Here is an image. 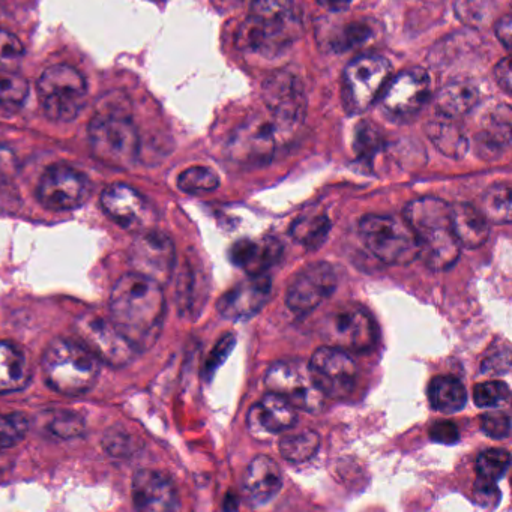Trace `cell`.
I'll return each mask as SVG.
<instances>
[{
	"label": "cell",
	"instance_id": "cell-1",
	"mask_svg": "<svg viewBox=\"0 0 512 512\" xmlns=\"http://www.w3.org/2000/svg\"><path fill=\"white\" fill-rule=\"evenodd\" d=\"M110 320L137 352L154 346L163 329L166 296L157 281L128 272L110 293Z\"/></svg>",
	"mask_w": 512,
	"mask_h": 512
},
{
	"label": "cell",
	"instance_id": "cell-2",
	"mask_svg": "<svg viewBox=\"0 0 512 512\" xmlns=\"http://www.w3.org/2000/svg\"><path fill=\"white\" fill-rule=\"evenodd\" d=\"M404 221L415 233L419 259L434 272L451 269L461 254L452 229V205L437 197L412 200L404 208Z\"/></svg>",
	"mask_w": 512,
	"mask_h": 512
},
{
	"label": "cell",
	"instance_id": "cell-3",
	"mask_svg": "<svg viewBox=\"0 0 512 512\" xmlns=\"http://www.w3.org/2000/svg\"><path fill=\"white\" fill-rule=\"evenodd\" d=\"M301 34V17L293 0H253L250 16L236 34V44L242 52L275 58Z\"/></svg>",
	"mask_w": 512,
	"mask_h": 512
},
{
	"label": "cell",
	"instance_id": "cell-4",
	"mask_svg": "<svg viewBox=\"0 0 512 512\" xmlns=\"http://www.w3.org/2000/svg\"><path fill=\"white\" fill-rule=\"evenodd\" d=\"M100 373V359L82 341L59 338L44 352V379L61 394H86L97 385Z\"/></svg>",
	"mask_w": 512,
	"mask_h": 512
},
{
	"label": "cell",
	"instance_id": "cell-5",
	"mask_svg": "<svg viewBox=\"0 0 512 512\" xmlns=\"http://www.w3.org/2000/svg\"><path fill=\"white\" fill-rule=\"evenodd\" d=\"M92 152L107 166L127 169L139 158L140 139L130 110L107 104L97 110L89 125Z\"/></svg>",
	"mask_w": 512,
	"mask_h": 512
},
{
	"label": "cell",
	"instance_id": "cell-6",
	"mask_svg": "<svg viewBox=\"0 0 512 512\" xmlns=\"http://www.w3.org/2000/svg\"><path fill=\"white\" fill-rule=\"evenodd\" d=\"M365 248L380 262L404 266L419 257L418 241L406 221L388 215H367L359 221Z\"/></svg>",
	"mask_w": 512,
	"mask_h": 512
},
{
	"label": "cell",
	"instance_id": "cell-7",
	"mask_svg": "<svg viewBox=\"0 0 512 512\" xmlns=\"http://www.w3.org/2000/svg\"><path fill=\"white\" fill-rule=\"evenodd\" d=\"M38 97L44 115L53 122H71L85 107V77L70 65H53L41 74L37 83Z\"/></svg>",
	"mask_w": 512,
	"mask_h": 512
},
{
	"label": "cell",
	"instance_id": "cell-8",
	"mask_svg": "<svg viewBox=\"0 0 512 512\" xmlns=\"http://www.w3.org/2000/svg\"><path fill=\"white\" fill-rule=\"evenodd\" d=\"M392 77L388 59L379 55L359 56L343 74V104L350 115L370 109Z\"/></svg>",
	"mask_w": 512,
	"mask_h": 512
},
{
	"label": "cell",
	"instance_id": "cell-9",
	"mask_svg": "<svg viewBox=\"0 0 512 512\" xmlns=\"http://www.w3.org/2000/svg\"><path fill=\"white\" fill-rule=\"evenodd\" d=\"M322 334L329 346L346 352H368L377 343L376 322L365 308L356 304L341 305L328 314Z\"/></svg>",
	"mask_w": 512,
	"mask_h": 512
},
{
	"label": "cell",
	"instance_id": "cell-10",
	"mask_svg": "<svg viewBox=\"0 0 512 512\" xmlns=\"http://www.w3.org/2000/svg\"><path fill=\"white\" fill-rule=\"evenodd\" d=\"M430 85V76L424 68H410L391 77L380 95L383 113L391 121H412L430 100Z\"/></svg>",
	"mask_w": 512,
	"mask_h": 512
},
{
	"label": "cell",
	"instance_id": "cell-11",
	"mask_svg": "<svg viewBox=\"0 0 512 512\" xmlns=\"http://www.w3.org/2000/svg\"><path fill=\"white\" fill-rule=\"evenodd\" d=\"M265 386L269 392L280 395L295 409L317 413L323 409L325 395L311 379L308 365L302 361L275 362L266 371Z\"/></svg>",
	"mask_w": 512,
	"mask_h": 512
},
{
	"label": "cell",
	"instance_id": "cell-12",
	"mask_svg": "<svg viewBox=\"0 0 512 512\" xmlns=\"http://www.w3.org/2000/svg\"><path fill=\"white\" fill-rule=\"evenodd\" d=\"M88 176L67 164L50 166L41 176L37 197L50 211H74L82 208L91 197Z\"/></svg>",
	"mask_w": 512,
	"mask_h": 512
},
{
	"label": "cell",
	"instance_id": "cell-13",
	"mask_svg": "<svg viewBox=\"0 0 512 512\" xmlns=\"http://www.w3.org/2000/svg\"><path fill=\"white\" fill-rule=\"evenodd\" d=\"M76 331L82 343L100 361L112 367H125L136 355L137 350L113 325L112 320L104 319L100 314L88 313L80 316L76 322Z\"/></svg>",
	"mask_w": 512,
	"mask_h": 512
},
{
	"label": "cell",
	"instance_id": "cell-14",
	"mask_svg": "<svg viewBox=\"0 0 512 512\" xmlns=\"http://www.w3.org/2000/svg\"><path fill=\"white\" fill-rule=\"evenodd\" d=\"M311 379L325 397L340 400L355 388V361L346 350L338 347L325 346L317 349L308 364Z\"/></svg>",
	"mask_w": 512,
	"mask_h": 512
},
{
	"label": "cell",
	"instance_id": "cell-15",
	"mask_svg": "<svg viewBox=\"0 0 512 512\" xmlns=\"http://www.w3.org/2000/svg\"><path fill=\"white\" fill-rule=\"evenodd\" d=\"M130 265L133 272L164 286L169 283L175 271V244L166 233L143 230L131 245Z\"/></svg>",
	"mask_w": 512,
	"mask_h": 512
},
{
	"label": "cell",
	"instance_id": "cell-16",
	"mask_svg": "<svg viewBox=\"0 0 512 512\" xmlns=\"http://www.w3.org/2000/svg\"><path fill=\"white\" fill-rule=\"evenodd\" d=\"M262 94L278 131L293 130L304 121L307 100L298 77L290 73L274 74L266 80Z\"/></svg>",
	"mask_w": 512,
	"mask_h": 512
},
{
	"label": "cell",
	"instance_id": "cell-17",
	"mask_svg": "<svg viewBox=\"0 0 512 512\" xmlns=\"http://www.w3.org/2000/svg\"><path fill=\"white\" fill-rule=\"evenodd\" d=\"M278 133L280 131L274 121L250 119L233 134L229 143L230 158L245 167L269 163L277 149Z\"/></svg>",
	"mask_w": 512,
	"mask_h": 512
},
{
	"label": "cell",
	"instance_id": "cell-18",
	"mask_svg": "<svg viewBox=\"0 0 512 512\" xmlns=\"http://www.w3.org/2000/svg\"><path fill=\"white\" fill-rule=\"evenodd\" d=\"M337 289V274L329 263L319 262L302 269L287 290L286 304L292 313L305 316L316 310Z\"/></svg>",
	"mask_w": 512,
	"mask_h": 512
},
{
	"label": "cell",
	"instance_id": "cell-19",
	"mask_svg": "<svg viewBox=\"0 0 512 512\" xmlns=\"http://www.w3.org/2000/svg\"><path fill=\"white\" fill-rule=\"evenodd\" d=\"M101 206L122 229L143 232L154 223L155 212L148 200L127 184H112L101 194Z\"/></svg>",
	"mask_w": 512,
	"mask_h": 512
},
{
	"label": "cell",
	"instance_id": "cell-20",
	"mask_svg": "<svg viewBox=\"0 0 512 512\" xmlns=\"http://www.w3.org/2000/svg\"><path fill=\"white\" fill-rule=\"evenodd\" d=\"M271 290L272 280L269 275H250L218 299V313L229 320L250 319L268 302Z\"/></svg>",
	"mask_w": 512,
	"mask_h": 512
},
{
	"label": "cell",
	"instance_id": "cell-21",
	"mask_svg": "<svg viewBox=\"0 0 512 512\" xmlns=\"http://www.w3.org/2000/svg\"><path fill=\"white\" fill-rule=\"evenodd\" d=\"M133 502L140 511H173L179 506L178 491L169 476L142 469L133 478Z\"/></svg>",
	"mask_w": 512,
	"mask_h": 512
},
{
	"label": "cell",
	"instance_id": "cell-22",
	"mask_svg": "<svg viewBox=\"0 0 512 512\" xmlns=\"http://www.w3.org/2000/svg\"><path fill=\"white\" fill-rule=\"evenodd\" d=\"M295 424V407L274 392H269L262 401L254 404L247 415L248 431L259 440L289 430Z\"/></svg>",
	"mask_w": 512,
	"mask_h": 512
},
{
	"label": "cell",
	"instance_id": "cell-23",
	"mask_svg": "<svg viewBox=\"0 0 512 512\" xmlns=\"http://www.w3.org/2000/svg\"><path fill=\"white\" fill-rule=\"evenodd\" d=\"M283 245L277 238L241 239L230 248L229 257L233 265L248 275H262L280 260Z\"/></svg>",
	"mask_w": 512,
	"mask_h": 512
},
{
	"label": "cell",
	"instance_id": "cell-24",
	"mask_svg": "<svg viewBox=\"0 0 512 512\" xmlns=\"http://www.w3.org/2000/svg\"><path fill=\"white\" fill-rule=\"evenodd\" d=\"M245 493L256 503H268L283 488V472L277 461L259 455L248 464L244 476Z\"/></svg>",
	"mask_w": 512,
	"mask_h": 512
},
{
	"label": "cell",
	"instance_id": "cell-25",
	"mask_svg": "<svg viewBox=\"0 0 512 512\" xmlns=\"http://www.w3.org/2000/svg\"><path fill=\"white\" fill-rule=\"evenodd\" d=\"M479 98H481V92L473 80H451L437 94V112L442 118L455 121L469 115L479 103Z\"/></svg>",
	"mask_w": 512,
	"mask_h": 512
},
{
	"label": "cell",
	"instance_id": "cell-26",
	"mask_svg": "<svg viewBox=\"0 0 512 512\" xmlns=\"http://www.w3.org/2000/svg\"><path fill=\"white\" fill-rule=\"evenodd\" d=\"M476 152L484 160H496L511 145V109L500 106L491 113L485 130L475 139Z\"/></svg>",
	"mask_w": 512,
	"mask_h": 512
},
{
	"label": "cell",
	"instance_id": "cell-27",
	"mask_svg": "<svg viewBox=\"0 0 512 512\" xmlns=\"http://www.w3.org/2000/svg\"><path fill=\"white\" fill-rule=\"evenodd\" d=\"M452 229L461 248L466 247L469 250H475L484 245L490 235L487 218L481 211L467 203H457L452 206Z\"/></svg>",
	"mask_w": 512,
	"mask_h": 512
},
{
	"label": "cell",
	"instance_id": "cell-28",
	"mask_svg": "<svg viewBox=\"0 0 512 512\" xmlns=\"http://www.w3.org/2000/svg\"><path fill=\"white\" fill-rule=\"evenodd\" d=\"M29 379L25 353L10 341H0V394L22 391Z\"/></svg>",
	"mask_w": 512,
	"mask_h": 512
},
{
	"label": "cell",
	"instance_id": "cell-29",
	"mask_svg": "<svg viewBox=\"0 0 512 512\" xmlns=\"http://www.w3.org/2000/svg\"><path fill=\"white\" fill-rule=\"evenodd\" d=\"M425 131L437 151L442 152L446 157L458 160L467 154L469 140L463 128L454 122V119L442 118L428 122Z\"/></svg>",
	"mask_w": 512,
	"mask_h": 512
},
{
	"label": "cell",
	"instance_id": "cell-30",
	"mask_svg": "<svg viewBox=\"0 0 512 512\" xmlns=\"http://www.w3.org/2000/svg\"><path fill=\"white\" fill-rule=\"evenodd\" d=\"M428 400L437 412H460L467 403V392L463 383L452 376L434 377L428 386Z\"/></svg>",
	"mask_w": 512,
	"mask_h": 512
},
{
	"label": "cell",
	"instance_id": "cell-31",
	"mask_svg": "<svg viewBox=\"0 0 512 512\" xmlns=\"http://www.w3.org/2000/svg\"><path fill=\"white\" fill-rule=\"evenodd\" d=\"M19 164L16 155L7 146L0 145V214H13L22 205L16 179Z\"/></svg>",
	"mask_w": 512,
	"mask_h": 512
},
{
	"label": "cell",
	"instance_id": "cell-32",
	"mask_svg": "<svg viewBox=\"0 0 512 512\" xmlns=\"http://www.w3.org/2000/svg\"><path fill=\"white\" fill-rule=\"evenodd\" d=\"M373 26L368 20H353L344 25H332L326 32V44L332 52H349L373 37Z\"/></svg>",
	"mask_w": 512,
	"mask_h": 512
},
{
	"label": "cell",
	"instance_id": "cell-33",
	"mask_svg": "<svg viewBox=\"0 0 512 512\" xmlns=\"http://www.w3.org/2000/svg\"><path fill=\"white\" fill-rule=\"evenodd\" d=\"M331 221L325 214L302 215L290 227V236L307 250H316L328 238Z\"/></svg>",
	"mask_w": 512,
	"mask_h": 512
},
{
	"label": "cell",
	"instance_id": "cell-34",
	"mask_svg": "<svg viewBox=\"0 0 512 512\" xmlns=\"http://www.w3.org/2000/svg\"><path fill=\"white\" fill-rule=\"evenodd\" d=\"M320 446V436L313 430L293 431L280 440L281 455L290 463L301 464L311 460Z\"/></svg>",
	"mask_w": 512,
	"mask_h": 512
},
{
	"label": "cell",
	"instance_id": "cell-35",
	"mask_svg": "<svg viewBox=\"0 0 512 512\" xmlns=\"http://www.w3.org/2000/svg\"><path fill=\"white\" fill-rule=\"evenodd\" d=\"M203 274L194 268L191 262L185 263L184 272L179 275L178 299L179 307L185 314H194V311L202 307L206 298L203 292Z\"/></svg>",
	"mask_w": 512,
	"mask_h": 512
},
{
	"label": "cell",
	"instance_id": "cell-36",
	"mask_svg": "<svg viewBox=\"0 0 512 512\" xmlns=\"http://www.w3.org/2000/svg\"><path fill=\"white\" fill-rule=\"evenodd\" d=\"M482 214L494 224L511 223V187L508 182L491 185L482 196Z\"/></svg>",
	"mask_w": 512,
	"mask_h": 512
},
{
	"label": "cell",
	"instance_id": "cell-37",
	"mask_svg": "<svg viewBox=\"0 0 512 512\" xmlns=\"http://www.w3.org/2000/svg\"><path fill=\"white\" fill-rule=\"evenodd\" d=\"M29 83L25 77L0 71V109L16 110L25 104Z\"/></svg>",
	"mask_w": 512,
	"mask_h": 512
},
{
	"label": "cell",
	"instance_id": "cell-38",
	"mask_svg": "<svg viewBox=\"0 0 512 512\" xmlns=\"http://www.w3.org/2000/svg\"><path fill=\"white\" fill-rule=\"evenodd\" d=\"M178 187L188 194L212 193L220 187V178L209 167H190L179 175Z\"/></svg>",
	"mask_w": 512,
	"mask_h": 512
},
{
	"label": "cell",
	"instance_id": "cell-39",
	"mask_svg": "<svg viewBox=\"0 0 512 512\" xmlns=\"http://www.w3.org/2000/svg\"><path fill=\"white\" fill-rule=\"evenodd\" d=\"M511 455L500 448L485 449L476 458V473L485 481L497 482L508 472Z\"/></svg>",
	"mask_w": 512,
	"mask_h": 512
},
{
	"label": "cell",
	"instance_id": "cell-40",
	"mask_svg": "<svg viewBox=\"0 0 512 512\" xmlns=\"http://www.w3.org/2000/svg\"><path fill=\"white\" fill-rule=\"evenodd\" d=\"M29 431V419L23 413L0 415V448H13L25 439Z\"/></svg>",
	"mask_w": 512,
	"mask_h": 512
},
{
	"label": "cell",
	"instance_id": "cell-41",
	"mask_svg": "<svg viewBox=\"0 0 512 512\" xmlns=\"http://www.w3.org/2000/svg\"><path fill=\"white\" fill-rule=\"evenodd\" d=\"M383 146V136L376 125L362 122L356 128L355 152L361 160H373Z\"/></svg>",
	"mask_w": 512,
	"mask_h": 512
},
{
	"label": "cell",
	"instance_id": "cell-42",
	"mask_svg": "<svg viewBox=\"0 0 512 512\" xmlns=\"http://www.w3.org/2000/svg\"><path fill=\"white\" fill-rule=\"evenodd\" d=\"M511 391L505 382L500 380H488L478 383L473 389V400L479 407H497L509 400Z\"/></svg>",
	"mask_w": 512,
	"mask_h": 512
},
{
	"label": "cell",
	"instance_id": "cell-43",
	"mask_svg": "<svg viewBox=\"0 0 512 512\" xmlns=\"http://www.w3.org/2000/svg\"><path fill=\"white\" fill-rule=\"evenodd\" d=\"M49 430L61 439H73V437L80 436L83 433L85 421L77 413L62 410L58 415L53 416L52 422L49 424Z\"/></svg>",
	"mask_w": 512,
	"mask_h": 512
},
{
	"label": "cell",
	"instance_id": "cell-44",
	"mask_svg": "<svg viewBox=\"0 0 512 512\" xmlns=\"http://www.w3.org/2000/svg\"><path fill=\"white\" fill-rule=\"evenodd\" d=\"M481 430L491 439H506L511 433V419L505 412H488L481 416Z\"/></svg>",
	"mask_w": 512,
	"mask_h": 512
},
{
	"label": "cell",
	"instance_id": "cell-45",
	"mask_svg": "<svg viewBox=\"0 0 512 512\" xmlns=\"http://www.w3.org/2000/svg\"><path fill=\"white\" fill-rule=\"evenodd\" d=\"M25 53L22 41L16 35L0 29V64L2 62L14 61Z\"/></svg>",
	"mask_w": 512,
	"mask_h": 512
},
{
	"label": "cell",
	"instance_id": "cell-46",
	"mask_svg": "<svg viewBox=\"0 0 512 512\" xmlns=\"http://www.w3.org/2000/svg\"><path fill=\"white\" fill-rule=\"evenodd\" d=\"M430 437L437 443H443V445H452L457 443L460 439V433H458L457 425L452 421H437L431 425Z\"/></svg>",
	"mask_w": 512,
	"mask_h": 512
},
{
	"label": "cell",
	"instance_id": "cell-47",
	"mask_svg": "<svg viewBox=\"0 0 512 512\" xmlns=\"http://www.w3.org/2000/svg\"><path fill=\"white\" fill-rule=\"evenodd\" d=\"M131 443H133V439L124 431H116V433H113V431L110 433L109 431L106 439H104L107 451H109V454L116 455V457L131 454Z\"/></svg>",
	"mask_w": 512,
	"mask_h": 512
},
{
	"label": "cell",
	"instance_id": "cell-48",
	"mask_svg": "<svg viewBox=\"0 0 512 512\" xmlns=\"http://www.w3.org/2000/svg\"><path fill=\"white\" fill-rule=\"evenodd\" d=\"M475 497L476 502L481 503L485 508L496 505L500 497L496 482L478 478V481L475 482Z\"/></svg>",
	"mask_w": 512,
	"mask_h": 512
},
{
	"label": "cell",
	"instance_id": "cell-49",
	"mask_svg": "<svg viewBox=\"0 0 512 512\" xmlns=\"http://www.w3.org/2000/svg\"><path fill=\"white\" fill-rule=\"evenodd\" d=\"M506 346V344H505ZM505 346L497 349L496 352L490 353V355L485 356L484 362H482V373H506L509 368V349L505 350L503 353V349Z\"/></svg>",
	"mask_w": 512,
	"mask_h": 512
},
{
	"label": "cell",
	"instance_id": "cell-50",
	"mask_svg": "<svg viewBox=\"0 0 512 512\" xmlns=\"http://www.w3.org/2000/svg\"><path fill=\"white\" fill-rule=\"evenodd\" d=\"M233 347H235V335H226V337L217 344L214 352L211 353V358H209L208 364H206V371H208V373H214V371L223 364L227 355H230Z\"/></svg>",
	"mask_w": 512,
	"mask_h": 512
},
{
	"label": "cell",
	"instance_id": "cell-51",
	"mask_svg": "<svg viewBox=\"0 0 512 512\" xmlns=\"http://www.w3.org/2000/svg\"><path fill=\"white\" fill-rule=\"evenodd\" d=\"M494 79L505 94H511V59L505 58L494 68Z\"/></svg>",
	"mask_w": 512,
	"mask_h": 512
},
{
	"label": "cell",
	"instance_id": "cell-52",
	"mask_svg": "<svg viewBox=\"0 0 512 512\" xmlns=\"http://www.w3.org/2000/svg\"><path fill=\"white\" fill-rule=\"evenodd\" d=\"M512 22H511V16L509 14H506V16H503L502 19L499 20V22L496 23V26H494V32H496L497 40L500 41V43L503 44V47H505L506 50L511 49V41H512Z\"/></svg>",
	"mask_w": 512,
	"mask_h": 512
},
{
	"label": "cell",
	"instance_id": "cell-53",
	"mask_svg": "<svg viewBox=\"0 0 512 512\" xmlns=\"http://www.w3.org/2000/svg\"><path fill=\"white\" fill-rule=\"evenodd\" d=\"M353 0H317V4L322 5L326 10L332 13H343L352 5Z\"/></svg>",
	"mask_w": 512,
	"mask_h": 512
}]
</instances>
